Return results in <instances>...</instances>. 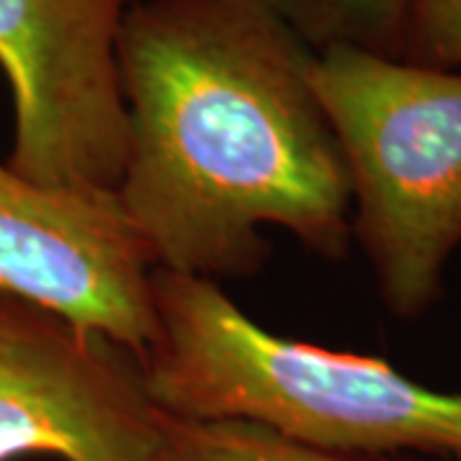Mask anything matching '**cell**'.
Listing matches in <instances>:
<instances>
[{
  "mask_svg": "<svg viewBox=\"0 0 461 461\" xmlns=\"http://www.w3.org/2000/svg\"><path fill=\"white\" fill-rule=\"evenodd\" d=\"M115 57L129 118L115 198L157 267L249 277L269 223L344 257L351 182L315 51L287 23L259 0H139Z\"/></svg>",
  "mask_w": 461,
  "mask_h": 461,
  "instance_id": "6da1fadb",
  "label": "cell"
},
{
  "mask_svg": "<svg viewBox=\"0 0 461 461\" xmlns=\"http://www.w3.org/2000/svg\"><path fill=\"white\" fill-rule=\"evenodd\" d=\"M157 339L141 359L159 411L241 418L303 444L461 461V393H438L377 357L282 339L213 280L151 272Z\"/></svg>",
  "mask_w": 461,
  "mask_h": 461,
  "instance_id": "7a4b0ae2",
  "label": "cell"
},
{
  "mask_svg": "<svg viewBox=\"0 0 461 461\" xmlns=\"http://www.w3.org/2000/svg\"><path fill=\"white\" fill-rule=\"evenodd\" d=\"M313 90L344 154L351 233L400 318L441 297L461 244V75L357 47L315 51Z\"/></svg>",
  "mask_w": 461,
  "mask_h": 461,
  "instance_id": "3957f363",
  "label": "cell"
},
{
  "mask_svg": "<svg viewBox=\"0 0 461 461\" xmlns=\"http://www.w3.org/2000/svg\"><path fill=\"white\" fill-rule=\"evenodd\" d=\"M139 0H0V69L16 136L8 165L41 187L115 193L129 157L118 36Z\"/></svg>",
  "mask_w": 461,
  "mask_h": 461,
  "instance_id": "277c9868",
  "label": "cell"
},
{
  "mask_svg": "<svg viewBox=\"0 0 461 461\" xmlns=\"http://www.w3.org/2000/svg\"><path fill=\"white\" fill-rule=\"evenodd\" d=\"M165 441L129 348L0 290V461H165Z\"/></svg>",
  "mask_w": 461,
  "mask_h": 461,
  "instance_id": "5b68a950",
  "label": "cell"
},
{
  "mask_svg": "<svg viewBox=\"0 0 461 461\" xmlns=\"http://www.w3.org/2000/svg\"><path fill=\"white\" fill-rule=\"evenodd\" d=\"M154 259L115 193L41 187L0 162V290L98 330L141 362Z\"/></svg>",
  "mask_w": 461,
  "mask_h": 461,
  "instance_id": "8992f818",
  "label": "cell"
},
{
  "mask_svg": "<svg viewBox=\"0 0 461 461\" xmlns=\"http://www.w3.org/2000/svg\"><path fill=\"white\" fill-rule=\"evenodd\" d=\"M165 461H441L412 454L369 456L303 444L241 418H177L167 412Z\"/></svg>",
  "mask_w": 461,
  "mask_h": 461,
  "instance_id": "52a82bcc",
  "label": "cell"
},
{
  "mask_svg": "<svg viewBox=\"0 0 461 461\" xmlns=\"http://www.w3.org/2000/svg\"><path fill=\"white\" fill-rule=\"evenodd\" d=\"M313 51L357 47L400 59L412 0H259Z\"/></svg>",
  "mask_w": 461,
  "mask_h": 461,
  "instance_id": "ba28073f",
  "label": "cell"
},
{
  "mask_svg": "<svg viewBox=\"0 0 461 461\" xmlns=\"http://www.w3.org/2000/svg\"><path fill=\"white\" fill-rule=\"evenodd\" d=\"M433 69L461 65V0H412L402 57Z\"/></svg>",
  "mask_w": 461,
  "mask_h": 461,
  "instance_id": "9c48e42d",
  "label": "cell"
}]
</instances>
